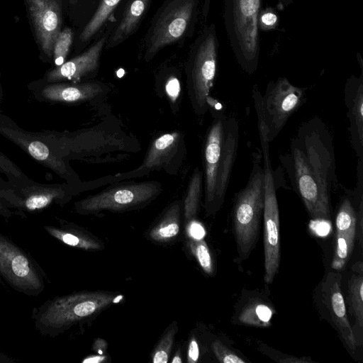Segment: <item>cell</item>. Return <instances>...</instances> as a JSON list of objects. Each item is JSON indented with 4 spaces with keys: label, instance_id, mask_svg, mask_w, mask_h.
<instances>
[{
    "label": "cell",
    "instance_id": "cell-13",
    "mask_svg": "<svg viewBox=\"0 0 363 363\" xmlns=\"http://www.w3.org/2000/svg\"><path fill=\"white\" fill-rule=\"evenodd\" d=\"M184 139L179 131L166 133L158 136L150 144L144 160L135 169L128 173L116 174L119 179L138 177L150 171L164 169L167 172L179 161L181 151H184Z\"/></svg>",
    "mask_w": 363,
    "mask_h": 363
},
{
    "label": "cell",
    "instance_id": "cell-25",
    "mask_svg": "<svg viewBox=\"0 0 363 363\" xmlns=\"http://www.w3.org/2000/svg\"><path fill=\"white\" fill-rule=\"evenodd\" d=\"M203 172L196 167L189 179L186 196L182 201L186 223L196 219L201 199Z\"/></svg>",
    "mask_w": 363,
    "mask_h": 363
},
{
    "label": "cell",
    "instance_id": "cell-19",
    "mask_svg": "<svg viewBox=\"0 0 363 363\" xmlns=\"http://www.w3.org/2000/svg\"><path fill=\"white\" fill-rule=\"evenodd\" d=\"M104 91L103 85L96 82L58 83L45 86L42 95L50 101L78 103L92 100Z\"/></svg>",
    "mask_w": 363,
    "mask_h": 363
},
{
    "label": "cell",
    "instance_id": "cell-26",
    "mask_svg": "<svg viewBox=\"0 0 363 363\" xmlns=\"http://www.w3.org/2000/svg\"><path fill=\"white\" fill-rule=\"evenodd\" d=\"M336 233L355 237L357 212L349 196H345L339 206L335 219Z\"/></svg>",
    "mask_w": 363,
    "mask_h": 363
},
{
    "label": "cell",
    "instance_id": "cell-37",
    "mask_svg": "<svg viewBox=\"0 0 363 363\" xmlns=\"http://www.w3.org/2000/svg\"><path fill=\"white\" fill-rule=\"evenodd\" d=\"M199 357V348L196 340L192 337L189 341L188 352H187V362L189 363H195L198 361Z\"/></svg>",
    "mask_w": 363,
    "mask_h": 363
},
{
    "label": "cell",
    "instance_id": "cell-1",
    "mask_svg": "<svg viewBox=\"0 0 363 363\" xmlns=\"http://www.w3.org/2000/svg\"><path fill=\"white\" fill-rule=\"evenodd\" d=\"M279 159L309 216L330 219L335 158L332 135L322 119L315 116L303 123L291 140L289 152Z\"/></svg>",
    "mask_w": 363,
    "mask_h": 363
},
{
    "label": "cell",
    "instance_id": "cell-17",
    "mask_svg": "<svg viewBox=\"0 0 363 363\" xmlns=\"http://www.w3.org/2000/svg\"><path fill=\"white\" fill-rule=\"evenodd\" d=\"M108 36H104L81 55L65 62L50 71L47 80L50 82L62 80L79 82L83 77L96 72L99 66V60Z\"/></svg>",
    "mask_w": 363,
    "mask_h": 363
},
{
    "label": "cell",
    "instance_id": "cell-23",
    "mask_svg": "<svg viewBox=\"0 0 363 363\" xmlns=\"http://www.w3.org/2000/svg\"><path fill=\"white\" fill-rule=\"evenodd\" d=\"M353 272L348 281V303L350 313L354 318L355 328H363V265L362 262L354 264Z\"/></svg>",
    "mask_w": 363,
    "mask_h": 363
},
{
    "label": "cell",
    "instance_id": "cell-33",
    "mask_svg": "<svg viewBox=\"0 0 363 363\" xmlns=\"http://www.w3.org/2000/svg\"><path fill=\"white\" fill-rule=\"evenodd\" d=\"M212 350L217 359L222 363H245V361L218 340L211 345Z\"/></svg>",
    "mask_w": 363,
    "mask_h": 363
},
{
    "label": "cell",
    "instance_id": "cell-27",
    "mask_svg": "<svg viewBox=\"0 0 363 363\" xmlns=\"http://www.w3.org/2000/svg\"><path fill=\"white\" fill-rule=\"evenodd\" d=\"M121 0H101L95 13L80 35L82 42L89 40L101 28Z\"/></svg>",
    "mask_w": 363,
    "mask_h": 363
},
{
    "label": "cell",
    "instance_id": "cell-34",
    "mask_svg": "<svg viewBox=\"0 0 363 363\" xmlns=\"http://www.w3.org/2000/svg\"><path fill=\"white\" fill-rule=\"evenodd\" d=\"M165 93L172 105L178 104L181 95V86L179 80L174 76H171L167 80L164 85Z\"/></svg>",
    "mask_w": 363,
    "mask_h": 363
},
{
    "label": "cell",
    "instance_id": "cell-29",
    "mask_svg": "<svg viewBox=\"0 0 363 363\" xmlns=\"http://www.w3.org/2000/svg\"><path fill=\"white\" fill-rule=\"evenodd\" d=\"M189 238L187 245L191 254L194 257L202 270L212 276L214 273L213 261L207 243L203 239Z\"/></svg>",
    "mask_w": 363,
    "mask_h": 363
},
{
    "label": "cell",
    "instance_id": "cell-39",
    "mask_svg": "<svg viewBox=\"0 0 363 363\" xmlns=\"http://www.w3.org/2000/svg\"><path fill=\"white\" fill-rule=\"evenodd\" d=\"M210 4H211V0H203V7H202V13H203V16L205 18H206L208 14V11H209V9H210Z\"/></svg>",
    "mask_w": 363,
    "mask_h": 363
},
{
    "label": "cell",
    "instance_id": "cell-38",
    "mask_svg": "<svg viewBox=\"0 0 363 363\" xmlns=\"http://www.w3.org/2000/svg\"><path fill=\"white\" fill-rule=\"evenodd\" d=\"M14 215V213L6 206L0 199V216L6 220H9Z\"/></svg>",
    "mask_w": 363,
    "mask_h": 363
},
{
    "label": "cell",
    "instance_id": "cell-5",
    "mask_svg": "<svg viewBox=\"0 0 363 363\" xmlns=\"http://www.w3.org/2000/svg\"><path fill=\"white\" fill-rule=\"evenodd\" d=\"M262 0H225L223 21L235 58L249 75L257 69L260 55L258 16Z\"/></svg>",
    "mask_w": 363,
    "mask_h": 363
},
{
    "label": "cell",
    "instance_id": "cell-6",
    "mask_svg": "<svg viewBox=\"0 0 363 363\" xmlns=\"http://www.w3.org/2000/svg\"><path fill=\"white\" fill-rule=\"evenodd\" d=\"M306 89L291 84L281 77L270 81L264 94L255 85L252 96L257 118L259 133L269 143L279 134L289 118L301 106Z\"/></svg>",
    "mask_w": 363,
    "mask_h": 363
},
{
    "label": "cell",
    "instance_id": "cell-40",
    "mask_svg": "<svg viewBox=\"0 0 363 363\" xmlns=\"http://www.w3.org/2000/svg\"><path fill=\"white\" fill-rule=\"evenodd\" d=\"M280 362H311V360H307L306 359H304V358H302V359H298V358H287L286 359H283V360H280Z\"/></svg>",
    "mask_w": 363,
    "mask_h": 363
},
{
    "label": "cell",
    "instance_id": "cell-3",
    "mask_svg": "<svg viewBox=\"0 0 363 363\" xmlns=\"http://www.w3.org/2000/svg\"><path fill=\"white\" fill-rule=\"evenodd\" d=\"M120 298L121 294L108 291H82L57 296L35 307L32 319L42 336L55 337L77 324L93 320Z\"/></svg>",
    "mask_w": 363,
    "mask_h": 363
},
{
    "label": "cell",
    "instance_id": "cell-12",
    "mask_svg": "<svg viewBox=\"0 0 363 363\" xmlns=\"http://www.w3.org/2000/svg\"><path fill=\"white\" fill-rule=\"evenodd\" d=\"M69 196L60 186L28 184L23 187L0 189V199L9 208L17 209L24 217V211L37 212L52 203L62 204Z\"/></svg>",
    "mask_w": 363,
    "mask_h": 363
},
{
    "label": "cell",
    "instance_id": "cell-2",
    "mask_svg": "<svg viewBox=\"0 0 363 363\" xmlns=\"http://www.w3.org/2000/svg\"><path fill=\"white\" fill-rule=\"evenodd\" d=\"M213 119L203 148L204 203L206 216L222 207L237 157L240 126L237 118L219 109H211Z\"/></svg>",
    "mask_w": 363,
    "mask_h": 363
},
{
    "label": "cell",
    "instance_id": "cell-32",
    "mask_svg": "<svg viewBox=\"0 0 363 363\" xmlns=\"http://www.w3.org/2000/svg\"><path fill=\"white\" fill-rule=\"evenodd\" d=\"M279 26L278 13L272 7L261 9L258 16L259 30L271 31L277 29Z\"/></svg>",
    "mask_w": 363,
    "mask_h": 363
},
{
    "label": "cell",
    "instance_id": "cell-22",
    "mask_svg": "<svg viewBox=\"0 0 363 363\" xmlns=\"http://www.w3.org/2000/svg\"><path fill=\"white\" fill-rule=\"evenodd\" d=\"M150 0H129L122 18L108 40L107 48L117 46L133 33Z\"/></svg>",
    "mask_w": 363,
    "mask_h": 363
},
{
    "label": "cell",
    "instance_id": "cell-28",
    "mask_svg": "<svg viewBox=\"0 0 363 363\" xmlns=\"http://www.w3.org/2000/svg\"><path fill=\"white\" fill-rule=\"evenodd\" d=\"M178 331L179 327L176 321L171 323L165 329L151 353V360L153 363L168 362Z\"/></svg>",
    "mask_w": 363,
    "mask_h": 363
},
{
    "label": "cell",
    "instance_id": "cell-7",
    "mask_svg": "<svg viewBox=\"0 0 363 363\" xmlns=\"http://www.w3.org/2000/svg\"><path fill=\"white\" fill-rule=\"evenodd\" d=\"M218 47L216 28L212 23L196 39L186 62L187 93L192 108L199 116L208 111L207 98L217 74Z\"/></svg>",
    "mask_w": 363,
    "mask_h": 363
},
{
    "label": "cell",
    "instance_id": "cell-16",
    "mask_svg": "<svg viewBox=\"0 0 363 363\" xmlns=\"http://www.w3.org/2000/svg\"><path fill=\"white\" fill-rule=\"evenodd\" d=\"M35 28V35L43 52L50 57L53 45L61 31V11L53 0H26Z\"/></svg>",
    "mask_w": 363,
    "mask_h": 363
},
{
    "label": "cell",
    "instance_id": "cell-18",
    "mask_svg": "<svg viewBox=\"0 0 363 363\" xmlns=\"http://www.w3.org/2000/svg\"><path fill=\"white\" fill-rule=\"evenodd\" d=\"M59 225L43 226L50 236L60 242L86 251H100L104 243L98 237L72 223L60 220Z\"/></svg>",
    "mask_w": 363,
    "mask_h": 363
},
{
    "label": "cell",
    "instance_id": "cell-4",
    "mask_svg": "<svg viewBox=\"0 0 363 363\" xmlns=\"http://www.w3.org/2000/svg\"><path fill=\"white\" fill-rule=\"evenodd\" d=\"M260 151L252 153V169L244 188L235 195L232 209L233 231L240 261L255 247L263 220L264 179Z\"/></svg>",
    "mask_w": 363,
    "mask_h": 363
},
{
    "label": "cell",
    "instance_id": "cell-9",
    "mask_svg": "<svg viewBox=\"0 0 363 363\" xmlns=\"http://www.w3.org/2000/svg\"><path fill=\"white\" fill-rule=\"evenodd\" d=\"M0 280L21 294L38 296L45 289L48 277L28 252L0 233Z\"/></svg>",
    "mask_w": 363,
    "mask_h": 363
},
{
    "label": "cell",
    "instance_id": "cell-35",
    "mask_svg": "<svg viewBox=\"0 0 363 363\" xmlns=\"http://www.w3.org/2000/svg\"><path fill=\"white\" fill-rule=\"evenodd\" d=\"M0 172L11 175L14 178L21 179L22 172L9 160L0 152Z\"/></svg>",
    "mask_w": 363,
    "mask_h": 363
},
{
    "label": "cell",
    "instance_id": "cell-11",
    "mask_svg": "<svg viewBox=\"0 0 363 363\" xmlns=\"http://www.w3.org/2000/svg\"><path fill=\"white\" fill-rule=\"evenodd\" d=\"M264 179V281L273 282L280 264L279 213L274 175L269 157V143L259 135Z\"/></svg>",
    "mask_w": 363,
    "mask_h": 363
},
{
    "label": "cell",
    "instance_id": "cell-42",
    "mask_svg": "<svg viewBox=\"0 0 363 363\" xmlns=\"http://www.w3.org/2000/svg\"><path fill=\"white\" fill-rule=\"evenodd\" d=\"M172 363H181L182 362V360L181 359V354H180V350H178L175 355L174 356L173 359L171 361Z\"/></svg>",
    "mask_w": 363,
    "mask_h": 363
},
{
    "label": "cell",
    "instance_id": "cell-15",
    "mask_svg": "<svg viewBox=\"0 0 363 363\" xmlns=\"http://www.w3.org/2000/svg\"><path fill=\"white\" fill-rule=\"evenodd\" d=\"M357 60L360 67L358 77L352 74L344 89V100L349 120L350 139L357 159H363V60L359 52Z\"/></svg>",
    "mask_w": 363,
    "mask_h": 363
},
{
    "label": "cell",
    "instance_id": "cell-14",
    "mask_svg": "<svg viewBox=\"0 0 363 363\" xmlns=\"http://www.w3.org/2000/svg\"><path fill=\"white\" fill-rule=\"evenodd\" d=\"M341 279L342 276L338 271L328 272L321 284V296L335 328L347 347L354 352L357 342L347 318L342 293Z\"/></svg>",
    "mask_w": 363,
    "mask_h": 363
},
{
    "label": "cell",
    "instance_id": "cell-30",
    "mask_svg": "<svg viewBox=\"0 0 363 363\" xmlns=\"http://www.w3.org/2000/svg\"><path fill=\"white\" fill-rule=\"evenodd\" d=\"M354 239L355 237L336 233V246L331 264L335 271L345 267L352 252Z\"/></svg>",
    "mask_w": 363,
    "mask_h": 363
},
{
    "label": "cell",
    "instance_id": "cell-10",
    "mask_svg": "<svg viewBox=\"0 0 363 363\" xmlns=\"http://www.w3.org/2000/svg\"><path fill=\"white\" fill-rule=\"evenodd\" d=\"M162 191V184L158 182L125 183L110 186L76 202L74 210L82 215L135 210L149 204Z\"/></svg>",
    "mask_w": 363,
    "mask_h": 363
},
{
    "label": "cell",
    "instance_id": "cell-31",
    "mask_svg": "<svg viewBox=\"0 0 363 363\" xmlns=\"http://www.w3.org/2000/svg\"><path fill=\"white\" fill-rule=\"evenodd\" d=\"M72 38L73 33L69 28L61 30L56 38L53 45L52 54L57 66L65 62L72 43Z\"/></svg>",
    "mask_w": 363,
    "mask_h": 363
},
{
    "label": "cell",
    "instance_id": "cell-41",
    "mask_svg": "<svg viewBox=\"0 0 363 363\" xmlns=\"http://www.w3.org/2000/svg\"><path fill=\"white\" fill-rule=\"evenodd\" d=\"M279 4L282 7H287L291 5L295 0H277Z\"/></svg>",
    "mask_w": 363,
    "mask_h": 363
},
{
    "label": "cell",
    "instance_id": "cell-36",
    "mask_svg": "<svg viewBox=\"0 0 363 363\" xmlns=\"http://www.w3.org/2000/svg\"><path fill=\"white\" fill-rule=\"evenodd\" d=\"M186 224L187 225V230L189 238L194 239H201V238L204 235L205 231L203 228L200 223L196 222L195 219L189 221Z\"/></svg>",
    "mask_w": 363,
    "mask_h": 363
},
{
    "label": "cell",
    "instance_id": "cell-24",
    "mask_svg": "<svg viewBox=\"0 0 363 363\" xmlns=\"http://www.w3.org/2000/svg\"><path fill=\"white\" fill-rule=\"evenodd\" d=\"M273 315L272 306L259 299L247 302L238 315L239 323L257 327H267Z\"/></svg>",
    "mask_w": 363,
    "mask_h": 363
},
{
    "label": "cell",
    "instance_id": "cell-20",
    "mask_svg": "<svg viewBox=\"0 0 363 363\" xmlns=\"http://www.w3.org/2000/svg\"><path fill=\"white\" fill-rule=\"evenodd\" d=\"M182 201L171 203L146 233L147 238L157 244H168L180 233Z\"/></svg>",
    "mask_w": 363,
    "mask_h": 363
},
{
    "label": "cell",
    "instance_id": "cell-21",
    "mask_svg": "<svg viewBox=\"0 0 363 363\" xmlns=\"http://www.w3.org/2000/svg\"><path fill=\"white\" fill-rule=\"evenodd\" d=\"M0 131L22 147L34 159L44 163L57 174L62 176L67 173L63 162L54 155L47 145L42 141L31 138L25 133H19L7 127H0Z\"/></svg>",
    "mask_w": 363,
    "mask_h": 363
},
{
    "label": "cell",
    "instance_id": "cell-8",
    "mask_svg": "<svg viewBox=\"0 0 363 363\" xmlns=\"http://www.w3.org/2000/svg\"><path fill=\"white\" fill-rule=\"evenodd\" d=\"M199 0H167L157 13L146 37L145 58L180 40L196 22Z\"/></svg>",
    "mask_w": 363,
    "mask_h": 363
}]
</instances>
